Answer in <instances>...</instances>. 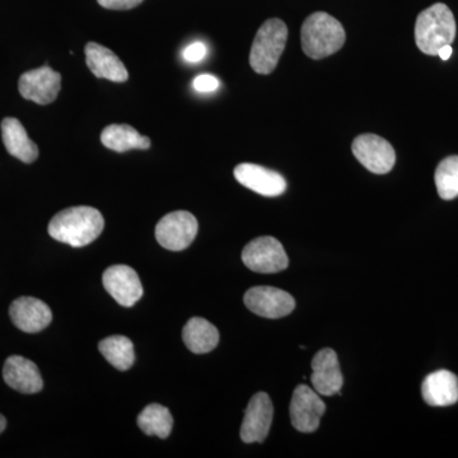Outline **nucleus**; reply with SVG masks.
<instances>
[{"label": "nucleus", "instance_id": "nucleus-11", "mask_svg": "<svg viewBox=\"0 0 458 458\" xmlns=\"http://www.w3.org/2000/svg\"><path fill=\"white\" fill-rule=\"evenodd\" d=\"M102 282L108 294L123 307H132L143 297L144 291L140 276L126 265L108 267L104 273Z\"/></svg>", "mask_w": 458, "mask_h": 458}, {"label": "nucleus", "instance_id": "nucleus-17", "mask_svg": "<svg viewBox=\"0 0 458 458\" xmlns=\"http://www.w3.org/2000/svg\"><path fill=\"white\" fill-rule=\"evenodd\" d=\"M84 53H86L87 66L96 77L116 83L128 81V71L114 51L96 42H89Z\"/></svg>", "mask_w": 458, "mask_h": 458}, {"label": "nucleus", "instance_id": "nucleus-13", "mask_svg": "<svg viewBox=\"0 0 458 458\" xmlns=\"http://www.w3.org/2000/svg\"><path fill=\"white\" fill-rule=\"evenodd\" d=\"M234 177L241 185L252 190L262 197L276 198L284 194L286 181L278 172L267 170L262 165L241 164L234 168Z\"/></svg>", "mask_w": 458, "mask_h": 458}, {"label": "nucleus", "instance_id": "nucleus-7", "mask_svg": "<svg viewBox=\"0 0 458 458\" xmlns=\"http://www.w3.org/2000/svg\"><path fill=\"white\" fill-rule=\"evenodd\" d=\"M352 150L361 165L373 174H388L396 162L393 146L378 135H360L352 141Z\"/></svg>", "mask_w": 458, "mask_h": 458}, {"label": "nucleus", "instance_id": "nucleus-6", "mask_svg": "<svg viewBox=\"0 0 458 458\" xmlns=\"http://www.w3.org/2000/svg\"><path fill=\"white\" fill-rule=\"evenodd\" d=\"M198 221L185 210L165 216L156 227V238L159 245L171 251L188 249L198 234Z\"/></svg>", "mask_w": 458, "mask_h": 458}, {"label": "nucleus", "instance_id": "nucleus-16", "mask_svg": "<svg viewBox=\"0 0 458 458\" xmlns=\"http://www.w3.org/2000/svg\"><path fill=\"white\" fill-rule=\"evenodd\" d=\"M3 378L9 387L18 393L38 394L44 387V381L38 366L21 355H12L5 360Z\"/></svg>", "mask_w": 458, "mask_h": 458}, {"label": "nucleus", "instance_id": "nucleus-10", "mask_svg": "<svg viewBox=\"0 0 458 458\" xmlns=\"http://www.w3.org/2000/svg\"><path fill=\"white\" fill-rule=\"evenodd\" d=\"M18 89L23 98L38 105H49L55 101L62 89V75L50 66L33 69L21 75Z\"/></svg>", "mask_w": 458, "mask_h": 458}, {"label": "nucleus", "instance_id": "nucleus-22", "mask_svg": "<svg viewBox=\"0 0 458 458\" xmlns=\"http://www.w3.org/2000/svg\"><path fill=\"white\" fill-rule=\"evenodd\" d=\"M99 352L108 363L119 370H128L134 364V345L131 340L123 335L106 337L98 344Z\"/></svg>", "mask_w": 458, "mask_h": 458}, {"label": "nucleus", "instance_id": "nucleus-19", "mask_svg": "<svg viewBox=\"0 0 458 458\" xmlns=\"http://www.w3.org/2000/svg\"><path fill=\"white\" fill-rule=\"evenodd\" d=\"M2 138L9 155L16 157L23 164H32L38 159V148L30 140L20 120L5 117L2 122Z\"/></svg>", "mask_w": 458, "mask_h": 458}, {"label": "nucleus", "instance_id": "nucleus-20", "mask_svg": "<svg viewBox=\"0 0 458 458\" xmlns=\"http://www.w3.org/2000/svg\"><path fill=\"white\" fill-rule=\"evenodd\" d=\"M182 339L189 351L195 354H207L219 343L218 328L205 318L189 319L182 330Z\"/></svg>", "mask_w": 458, "mask_h": 458}, {"label": "nucleus", "instance_id": "nucleus-26", "mask_svg": "<svg viewBox=\"0 0 458 458\" xmlns=\"http://www.w3.org/2000/svg\"><path fill=\"white\" fill-rule=\"evenodd\" d=\"M182 55L188 63L201 62L207 56V47L203 42H194L183 50Z\"/></svg>", "mask_w": 458, "mask_h": 458}, {"label": "nucleus", "instance_id": "nucleus-27", "mask_svg": "<svg viewBox=\"0 0 458 458\" xmlns=\"http://www.w3.org/2000/svg\"><path fill=\"white\" fill-rule=\"evenodd\" d=\"M101 7L113 9V11H128L138 7L143 0H98Z\"/></svg>", "mask_w": 458, "mask_h": 458}, {"label": "nucleus", "instance_id": "nucleus-28", "mask_svg": "<svg viewBox=\"0 0 458 458\" xmlns=\"http://www.w3.org/2000/svg\"><path fill=\"white\" fill-rule=\"evenodd\" d=\"M452 53H454V50H452L451 45H445V47H443L442 49L438 51V55L442 60H448Z\"/></svg>", "mask_w": 458, "mask_h": 458}, {"label": "nucleus", "instance_id": "nucleus-15", "mask_svg": "<svg viewBox=\"0 0 458 458\" xmlns=\"http://www.w3.org/2000/svg\"><path fill=\"white\" fill-rule=\"evenodd\" d=\"M311 382L316 393L334 396L342 390L344 378L339 360L333 349H322L313 357Z\"/></svg>", "mask_w": 458, "mask_h": 458}, {"label": "nucleus", "instance_id": "nucleus-9", "mask_svg": "<svg viewBox=\"0 0 458 458\" xmlns=\"http://www.w3.org/2000/svg\"><path fill=\"white\" fill-rule=\"evenodd\" d=\"M292 426L302 433H313L318 429L319 421L327 412V405L318 394L309 386L300 385L295 388L291 401Z\"/></svg>", "mask_w": 458, "mask_h": 458}, {"label": "nucleus", "instance_id": "nucleus-2", "mask_svg": "<svg viewBox=\"0 0 458 458\" xmlns=\"http://www.w3.org/2000/svg\"><path fill=\"white\" fill-rule=\"evenodd\" d=\"M456 38V21L454 13L443 3L421 12L415 23V42L421 53L438 55L445 45H451Z\"/></svg>", "mask_w": 458, "mask_h": 458}, {"label": "nucleus", "instance_id": "nucleus-14", "mask_svg": "<svg viewBox=\"0 0 458 458\" xmlns=\"http://www.w3.org/2000/svg\"><path fill=\"white\" fill-rule=\"evenodd\" d=\"M12 322L23 333H40L49 327L53 313L50 307L38 298L21 297L9 307Z\"/></svg>", "mask_w": 458, "mask_h": 458}, {"label": "nucleus", "instance_id": "nucleus-21", "mask_svg": "<svg viewBox=\"0 0 458 458\" xmlns=\"http://www.w3.org/2000/svg\"><path fill=\"white\" fill-rule=\"evenodd\" d=\"M101 141L108 149L114 152L123 153L131 149H149L150 140L140 134L131 125L126 123H113L104 129Z\"/></svg>", "mask_w": 458, "mask_h": 458}, {"label": "nucleus", "instance_id": "nucleus-3", "mask_svg": "<svg viewBox=\"0 0 458 458\" xmlns=\"http://www.w3.org/2000/svg\"><path fill=\"white\" fill-rule=\"evenodd\" d=\"M345 38V30L342 23L325 12L312 13L304 21L301 30L304 54L315 60L335 54L342 49Z\"/></svg>", "mask_w": 458, "mask_h": 458}, {"label": "nucleus", "instance_id": "nucleus-8", "mask_svg": "<svg viewBox=\"0 0 458 458\" xmlns=\"http://www.w3.org/2000/svg\"><path fill=\"white\" fill-rule=\"evenodd\" d=\"M247 309L265 318H282L291 315L295 301L291 294L274 286H255L243 297Z\"/></svg>", "mask_w": 458, "mask_h": 458}, {"label": "nucleus", "instance_id": "nucleus-12", "mask_svg": "<svg viewBox=\"0 0 458 458\" xmlns=\"http://www.w3.org/2000/svg\"><path fill=\"white\" fill-rule=\"evenodd\" d=\"M274 408L269 394L259 393L250 400L241 427V439L245 443H261L269 434Z\"/></svg>", "mask_w": 458, "mask_h": 458}, {"label": "nucleus", "instance_id": "nucleus-25", "mask_svg": "<svg viewBox=\"0 0 458 458\" xmlns=\"http://www.w3.org/2000/svg\"><path fill=\"white\" fill-rule=\"evenodd\" d=\"M195 90L200 93L214 92L219 87V81L210 74H200L192 82Z\"/></svg>", "mask_w": 458, "mask_h": 458}, {"label": "nucleus", "instance_id": "nucleus-4", "mask_svg": "<svg viewBox=\"0 0 458 458\" xmlns=\"http://www.w3.org/2000/svg\"><path fill=\"white\" fill-rule=\"evenodd\" d=\"M288 27L279 18H271L262 23L250 53V65L259 74H270L278 65L285 49Z\"/></svg>", "mask_w": 458, "mask_h": 458}, {"label": "nucleus", "instance_id": "nucleus-1", "mask_svg": "<svg viewBox=\"0 0 458 458\" xmlns=\"http://www.w3.org/2000/svg\"><path fill=\"white\" fill-rule=\"evenodd\" d=\"M105 227L104 216L92 207H73L57 213L49 223L54 240L72 247H84L98 240Z\"/></svg>", "mask_w": 458, "mask_h": 458}, {"label": "nucleus", "instance_id": "nucleus-29", "mask_svg": "<svg viewBox=\"0 0 458 458\" xmlns=\"http://www.w3.org/2000/svg\"><path fill=\"white\" fill-rule=\"evenodd\" d=\"M5 428H7V420H5V418L0 414V434L4 432Z\"/></svg>", "mask_w": 458, "mask_h": 458}, {"label": "nucleus", "instance_id": "nucleus-24", "mask_svg": "<svg viewBox=\"0 0 458 458\" xmlns=\"http://www.w3.org/2000/svg\"><path fill=\"white\" fill-rule=\"evenodd\" d=\"M437 191L443 200H454L458 197V156L447 157L437 167Z\"/></svg>", "mask_w": 458, "mask_h": 458}, {"label": "nucleus", "instance_id": "nucleus-5", "mask_svg": "<svg viewBox=\"0 0 458 458\" xmlns=\"http://www.w3.org/2000/svg\"><path fill=\"white\" fill-rule=\"evenodd\" d=\"M242 261L250 270L262 274L279 273L289 265L284 247L276 238L269 236L255 238L247 243Z\"/></svg>", "mask_w": 458, "mask_h": 458}, {"label": "nucleus", "instance_id": "nucleus-23", "mask_svg": "<svg viewBox=\"0 0 458 458\" xmlns=\"http://www.w3.org/2000/svg\"><path fill=\"white\" fill-rule=\"evenodd\" d=\"M138 426L147 436H157L165 439L170 436L174 427V418L165 406L150 403L138 417Z\"/></svg>", "mask_w": 458, "mask_h": 458}, {"label": "nucleus", "instance_id": "nucleus-18", "mask_svg": "<svg viewBox=\"0 0 458 458\" xmlns=\"http://www.w3.org/2000/svg\"><path fill=\"white\" fill-rule=\"evenodd\" d=\"M421 394L428 405L438 408L454 405L458 401L457 376L450 370H437L424 379Z\"/></svg>", "mask_w": 458, "mask_h": 458}]
</instances>
